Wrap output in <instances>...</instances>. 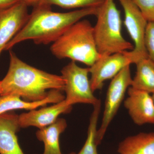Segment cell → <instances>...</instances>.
<instances>
[{
	"instance_id": "8fae6325",
	"label": "cell",
	"mask_w": 154,
	"mask_h": 154,
	"mask_svg": "<svg viewBox=\"0 0 154 154\" xmlns=\"http://www.w3.org/2000/svg\"><path fill=\"white\" fill-rule=\"evenodd\" d=\"M72 106L64 99L50 107L30 110L19 116V125L20 128L34 126L40 129L52 124L60 114L69 113Z\"/></svg>"
},
{
	"instance_id": "d4e9b609",
	"label": "cell",
	"mask_w": 154,
	"mask_h": 154,
	"mask_svg": "<svg viewBox=\"0 0 154 154\" xmlns=\"http://www.w3.org/2000/svg\"><path fill=\"white\" fill-rule=\"evenodd\" d=\"M69 154H76L75 153V152H72V153H70Z\"/></svg>"
},
{
	"instance_id": "52a82bcc",
	"label": "cell",
	"mask_w": 154,
	"mask_h": 154,
	"mask_svg": "<svg viewBox=\"0 0 154 154\" xmlns=\"http://www.w3.org/2000/svg\"><path fill=\"white\" fill-rule=\"evenodd\" d=\"M124 11V25L134 43L133 49L128 51L132 63L148 57L144 45L145 33L148 21L131 0H118Z\"/></svg>"
},
{
	"instance_id": "d6986e66",
	"label": "cell",
	"mask_w": 154,
	"mask_h": 154,
	"mask_svg": "<svg viewBox=\"0 0 154 154\" xmlns=\"http://www.w3.org/2000/svg\"><path fill=\"white\" fill-rule=\"evenodd\" d=\"M148 22H154V0H131Z\"/></svg>"
},
{
	"instance_id": "7402d4cb",
	"label": "cell",
	"mask_w": 154,
	"mask_h": 154,
	"mask_svg": "<svg viewBox=\"0 0 154 154\" xmlns=\"http://www.w3.org/2000/svg\"><path fill=\"white\" fill-rule=\"evenodd\" d=\"M19 1L25 4L28 7L30 6L35 7L37 5L40 0H19Z\"/></svg>"
},
{
	"instance_id": "5b68a950",
	"label": "cell",
	"mask_w": 154,
	"mask_h": 154,
	"mask_svg": "<svg viewBox=\"0 0 154 154\" xmlns=\"http://www.w3.org/2000/svg\"><path fill=\"white\" fill-rule=\"evenodd\" d=\"M61 72L65 80V99L69 105L84 103L94 106L100 102L91 89L88 78L89 68L81 67L72 61L64 67Z\"/></svg>"
},
{
	"instance_id": "277c9868",
	"label": "cell",
	"mask_w": 154,
	"mask_h": 154,
	"mask_svg": "<svg viewBox=\"0 0 154 154\" xmlns=\"http://www.w3.org/2000/svg\"><path fill=\"white\" fill-rule=\"evenodd\" d=\"M94 27L96 48L101 56L132 50L134 46L122 33L120 12L114 0H105L98 8Z\"/></svg>"
},
{
	"instance_id": "9c48e42d",
	"label": "cell",
	"mask_w": 154,
	"mask_h": 154,
	"mask_svg": "<svg viewBox=\"0 0 154 154\" xmlns=\"http://www.w3.org/2000/svg\"><path fill=\"white\" fill-rule=\"evenodd\" d=\"M28 7L19 2L8 8L0 9V55L28 22L30 15Z\"/></svg>"
},
{
	"instance_id": "7c38bea8",
	"label": "cell",
	"mask_w": 154,
	"mask_h": 154,
	"mask_svg": "<svg viewBox=\"0 0 154 154\" xmlns=\"http://www.w3.org/2000/svg\"><path fill=\"white\" fill-rule=\"evenodd\" d=\"M19 128V116L8 112L0 115V154H25L17 135Z\"/></svg>"
},
{
	"instance_id": "603a6c76",
	"label": "cell",
	"mask_w": 154,
	"mask_h": 154,
	"mask_svg": "<svg viewBox=\"0 0 154 154\" xmlns=\"http://www.w3.org/2000/svg\"><path fill=\"white\" fill-rule=\"evenodd\" d=\"M2 94V88H1V81H0V96Z\"/></svg>"
},
{
	"instance_id": "3957f363",
	"label": "cell",
	"mask_w": 154,
	"mask_h": 154,
	"mask_svg": "<svg viewBox=\"0 0 154 154\" xmlns=\"http://www.w3.org/2000/svg\"><path fill=\"white\" fill-rule=\"evenodd\" d=\"M50 49L57 58L69 59L90 67L101 56L96 48L94 27L85 19L72 25L53 43Z\"/></svg>"
},
{
	"instance_id": "7a4b0ae2",
	"label": "cell",
	"mask_w": 154,
	"mask_h": 154,
	"mask_svg": "<svg viewBox=\"0 0 154 154\" xmlns=\"http://www.w3.org/2000/svg\"><path fill=\"white\" fill-rule=\"evenodd\" d=\"M10 65L1 81V96L15 95L28 102L41 101L48 96V90L64 91L61 75L51 74L29 65L10 50Z\"/></svg>"
},
{
	"instance_id": "ac0fdd59",
	"label": "cell",
	"mask_w": 154,
	"mask_h": 154,
	"mask_svg": "<svg viewBox=\"0 0 154 154\" xmlns=\"http://www.w3.org/2000/svg\"><path fill=\"white\" fill-rule=\"evenodd\" d=\"M105 0H40L37 5H55L64 9L99 8Z\"/></svg>"
},
{
	"instance_id": "8992f818",
	"label": "cell",
	"mask_w": 154,
	"mask_h": 154,
	"mask_svg": "<svg viewBox=\"0 0 154 154\" xmlns=\"http://www.w3.org/2000/svg\"><path fill=\"white\" fill-rule=\"evenodd\" d=\"M132 81L130 65L124 67L112 79L107 90L102 123L97 131L98 145L102 141L108 126L116 115Z\"/></svg>"
},
{
	"instance_id": "6da1fadb",
	"label": "cell",
	"mask_w": 154,
	"mask_h": 154,
	"mask_svg": "<svg viewBox=\"0 0 154 154\" xmlns=\"http://www.w3.org/2000/svg\"><path fill=\"white\" fill-rule=\"evenodd\" d=\"M99 8L57 13L51 11V7L35 6L28 22L7 44L5 51L10 50L18 43L29 39L37 45L53 43L76 22L88 16H96Z\"/></svg>"
},
{
	"instance_id": "e0dca14e",
	"label": "cell",
	"mask_w": 154,
	"mask_h": 154,
	"mask_svg": "<svg viewBox=\"0 0 154 154\" xmlns=\"http://www.w3.org/2000/svg\"><path fill=\"white\" fill-rule=\"evenodd\" d=\"M101 101L94 105L88 127V137L85 144L78 154H98L97 143V124L101 110Z\"/></svg>"
},
{
	"instance_id": "2e32d148",
	"label": "cell",
	"mask_w": 154,
	"mask_h": 154,
	"mask_svg": "<svg viewBox=\"0 0 154 154\" xmlns=\"http://www.w3.org/2000/svg\"><path fill=\"white\" fill-rule=\"evenodd\" d=\"M135 75L131 87L149 94L154 93V62L149 57L142 59L136 63Z\"/></svg>"
},
{
	"instance_id": "ffe728a7",
	"label": "cell",
	"mask_w": 154,
	"mask_h": 154,
	"mask_svg": "<svg viewBox=\"0 0 154 154\" xmlns=\"http://www.w3.org/2000/svg\"><path fill=\"white\" fill-rule=\"evenodd\" d=\"M144 45L148 57L154 62V22H148L145 33Z\"/></svg>"
},
{
	"instance_id": "9a60e30c",
	"label": "cell",
	"mask_w": 154,
	"mask_h": 154,
	"mask_svg": "<svg viewBox=\"0 0 154 154\" xmlns=\"http://www.w3.org/2000/svg\"><path fill=\"white\" fill-rule=\"evenodd\" d=\"M118 152L120 154H154V132L126 137L119 143Z\"/></svg>"
},
{
	"instance_id": "5bb4252c",
	"label": "cell",
	"mask_w": 154,
	"mask_h": 154,
	"mask_svg": "<svg viewBox=\"0 0 154 154\" xmlns=\"http://www.w3.org/2000/svg\"><path fill=\"white\" fill-rule=\"evenodd\" d=\"M66 127L65 119L58 118L52 124L36 131L37 138L44 143L43 154H62L60 146L59 137Z\"/></svg>"
},
{
	"instance_id": "44dd1931",
	"label": "cell",
	"mask_w": 154,
	"mask_h": 154,
	"mask_svg": "<svg viewBox=\"0 0 154 154\" xmlns=\"http://www.w3.org/2000/svg\"><path fill=\"white\" fill-rule=\"evenodd\" d=\"M19 2V0H0V9L8 8Z\"/></svg>"
},
{
	"instance_id": "ba28073f",
	"label": "cell",
	"mask_w": 154,
	"mask_h": 154,
	"mask_svg": "<svg viewBox=\"0 0 154 154\" xmlns=\"http://www.w3.org/2000/svg\"><path fill=\"white\" fill-rule=\"evenodd\" d=\"M132 63L128 51L101 56L89 67L92 91L101 90L105 81L113 79L124 67Z\"/></svg>"
},
{
	"instance_id": "4fadbf2b",
	"label": "cell",
	"mask_w": 154,
	"mask_h": 154,
	"mask_svg": "<svg viewBox=\"0 0 154 154\" xmlns=\"http://www.w3.org/2000/svg\"><path fill=\"white\" fill-rule=\"evenodd\" d=\"M62 91L51 90L45 99L36 102H28L15 95L0 96V115L9 111L19 109L33 110L38 107L46 106L51 103H58L65 99Z\"/></svg>"
},
{
	"instance_id": "cb8c5ba5",
	"label": "cell",
	"mask_w": 154,
	"mask_h": 154,
	"mask_svg": "<svg viewBox=\"0 0 154 154\" xmlns=\"http://www.w3.org/2000/svg\"><path fill=\"white\" fill-rule=\"evenodd\" d=\"M152 98L153 100L154 103V93H153V94H152Z\"/></svg>"
},
{
	"instance_id": "30bf717a",
	"label": "cell",
	"mask_w": 154,
	"mask_h": 154,
	"mask_svg": "<svg viewBox=\"0 0 154 154\" xmlns=\"http://www.w3.org/2000/svg\"><path fill=\"white\" fill-rule=\"evenodd\" d=\"M125 100V107L135 124H154V103L151 95L130 87Z\"/></svg>"
}]
</instances>
